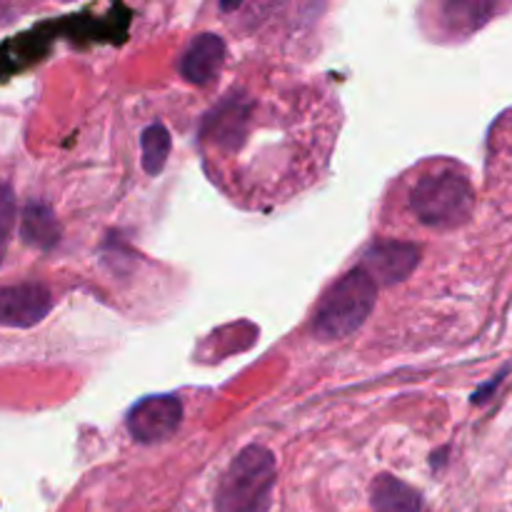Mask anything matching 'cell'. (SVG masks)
<instances>
[{"instance_id": "1", "label": "cell", "mask_w": 512, "mask_h": 512, "mask_svg": "<svg viewBox=\"0 0 512 512\" xmlns=\"http://www.w3.org/2000/svg\"><path fill=\"white\" fill-rule=\"evenodd\" d=\"M278 463L265 445H248L228 465L215 490V512H270Z\"/></svg>"}, {"instance_id": "2", "label": "cell", "mask_w": 512, "mask_h": 512, "mask_svg": "<svg viewBox=\"0 0 512 512\" xmlns=\"http://www.w3.org/2000/svg\"><path fill=\"white\" fill-rule=\"evenodd\" d=\"M378 298V285L363 268L345 273L320 300L313 315V335L323 343H338L363 328Z\"/></svg>"}, {"instance_id": "3", "label": "cell", "mask_w": 512, "mask_h": 512, "mask_svg": "<svg viewBox=\"0 0 512 512\" xmlns=\"http://www.w3.org/2000/svg\"><path fill=\"white\" fill-rule=\"evenodd\" d=\"M473 208V183L455 168H440L423 175L410 193V210L415 218L435 230L460 228L470 220Z\"/></svg>"}, {"instance_id": "4", "label": "cell", "mask_w": 512, "mask_h": 512, "mask_svg": "<svg viewBox=\"0 0 512 512\" xmlns=\"http://www.w3.org/2000/svg\"><path fill=\"white\" fill-rule=\"evenodd\" d=\"M183 423V403L175 395H150L133 405L125 418L130 438L140 445L165 443Z\"/></svg>"}, {"instance_id": "5", "label": "cell", "mask_w": 512, "mask_h": 512, "mask_svg": "<svg viewBox=\"0 0 512 512\" xmlns=\"http://www.w3.org/2000/svg\"><path fill=\"white\" fill-rule=\"evenodd\" d=\"M420 263V248L403 240H375L363 253L360 268L378 285H393L410 278Z\"/></svg>"}, {"instance_id": "6", "label": "cell", "mask_w": 512, "mask_h": 512, "mask_svg": "<svg viewBox=\"0 0 512 512\" xmlns=\"http://www.w3.org/2000/svg\"><path fill=\"white\" fill-rule=\"evenodd\" d=\"M53 310V293L43 283H18L0 288V325L33 328Z\"/></svg>"}, {"instance_id": "7", "label": "cell", "mask_w": 512, "mask_h": 512, "mask_svg": "<svg viewBox=\"0 0 512 512\" xmlns=\"http://www.w3.org/2000/svg\"><path fill=\"white\" fill-rule=\"evenodd\" d=\"M250 110H253V100L245 93L238 90V93L225 95L218 108L210 110L208 118H205L203 138L220 150H235V145L245 138Z\"/></svg>"}, {"instance_id": "8", "label": "cell", "mask_w": 512, "mask_h": 512, "mask_svg": "<svg viewBox=\"0 0 512 512\" xmlns=\"http://www.w3.org/2000/svg\"><path fill=\"white\" fill-rule=\"evenodd\" d=\"M225 63V43L215 33H200L180 55L178 70L188 83L208 85L220 75Z\"/></svg>"}, {"instance_id": "9", "label": "cell", "mask_w": 512, "mask_h": 512, "mask_svg": "<svg viewBox=\"0 0 512 512\" xmlns=\"http://www.w3.org/2000/svg\"><path fill=\"white\" fill-rule=\"evenodd\" d=\"M373 512H423V498L413 485L395 475H378L370 485Z\"/></svg>"}, {"instance_id": "10", "label": "cell", "mask_w": 512, "mask_h": 512, "mask_svg": "<svg viewBox=\"0 0 512 512\" xmlns=\"http://www.w3.org/2000/svg\"><path fill=\"white\" fill-rule=\"evenodd\" d=\"M20 238L40 250H50L60 243V225L55 213L43 203H28L20 220Z\"/></svg>"}, {"instance_id": "11", "label": "cell", "mask_w": 512, "mask_h": 512, "mask_svg": "<svg viewBox=\"0 0 512 512\" xmlns=\"http://www.w3.org/2000/svg\"><path fill=\"white\" fill-rule=\"evenodd\" d=\"M170 148H173V138L170 130L163 123H153L140 133V165L148 175L163 173L165 163L170 158Z\"/></svg>"}, {"instance_id": "12", "label": "cell", "mask_w": 512, "mask_h": 512, "mask_svg": "<svg viewBox=\"0 0 512 512\" xmlns=\"http://www.w3.org/2000/svg\"><path fill=\"white\" fill-rule=\"evenodd\" d=\"M443 10L448 13L450 23L458 25L460 33H473L475 28H480L483 23H488L490 15L495 13V5H490V3H448V5H443Z\"/></svg>"}, {"instance_id": "13", "label": "cell", "mask_w": 512, "mask_h": 512, "mask_svg": "<svg viewBox=\"0 0 512 512\" xmlns=\"http://www.w3.org/2000/svg\"><path fill=\"white\" fill-rule=\"evenodd\" d=\"M15 223V195L13 188L0 183V258H3V248L8 243L10 228Z\"/></svg>"}]
</instances>
